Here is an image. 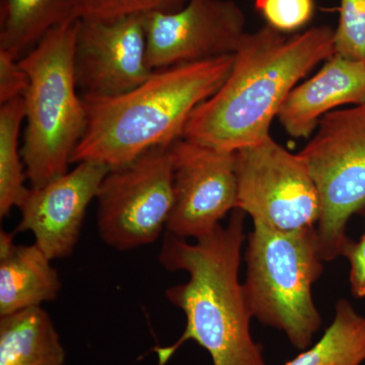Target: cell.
I'll return each mask as SVG.
<instances>
[{
  "mask_svg": "<svg viewBox=\"0 0 365 365\" xmlns=\"http://www.w3.org/2000/svg\"><path fill=\"white\" fill-rule=\"evenodd\" d=\"M318 189L317 232L322 260L342 256L348 222L365 213V103L322 118L299 151Z\"/></svg>",
  "mask_w": 365,
  "mask_h": 365,
  "instance_id": "cell-6",
  "label": "cell"
},
{
  "mask_svg": "<svg viewBox=\"0 0 365 365\" xmlns=\"http://www.w3.org/2000/svg\"><path fill=\"white\" fill-rule=\"evenodd\" d=\"M239 208L279 232L317 227L321 215L318 189L299 153L269 136L235 153Z\"/></svg>",
  "mask_w": 365,
  "mask_h": 365,
  "instance_id": "cell-8",
  "label": "cell"
},
{
  "mask_svg": "<svg viewBox=\"0 0 365 365\" xmlns=\"http://www.w3.org/2000/svg\"><path fill=\"white\" fill-rule=\"evenodd\" d=\"M61 289L59 274L37 246L16 245L0 232V316L53 302Z\"/></svg>",
  "mask_w": 365,
  "mask_h": 365,
  "instance_id": "cell-14",
  "label": "cell"
},
{
  "mask_svg": "<svg viewBox=\"0 0 365 365\" xmlns=\"http://www.w3.org/2000/svg\"><path fill=\"white\" fill-rule=\"evenodd\" d=\"M342 256L350 264V287L352 294L357 299L365 297V234L359 242L348 241Z\"/></svg>",
  "mask_w": 365,
  "mask_h": 365,
  "instance_id": "cell-23",
  "label": "cell"
},
{
  "mask_svg": "<svg viewBox=\"0 0 365 365\" xmlns=\"http://www.w3.org/2000/svg\"><path fill=\"white\" fill-rule=\"evenodd\" d=\"M245 261L242 287L253 318L306 350L323 323L312 290L324 270L317 227L279 232L254 223Z\"/></svg>",
  "mask_w": 365,
  "mask_h": 365,
  "instance_id": "cell-5",
  "label": "cell"
},
{
  "mask_svg": "<svg viewBox=\"0 0 365 365\" xmlns=\"http://www.w3.org/2000/svg\"><path fill=\"white\" fill-rule=\"evenodd\" d=\"M146 16L79 20L74 53L81 97L111 98L141 85L153 71L146 60Z\"/></svg>",
  "mask_w": 365,
  "mask_h": 365,
  "instance_id": "cell-11",
  "label": "cell"
},
{
  "mask_svg": "<svg viewBox=\"0 0 365 365\" xmlns=\"http://www.w3.org/2000/svg\"><path fill=\"white\" fill-rule=\"evenodd\" d=\"M246 16L232 0H189L172 13L146 14L151 71L232 55L246 35Z\"/></svg>",
  "mask_w": 365,
  "mask_h": 365,
  "instance_id": "cell-10",
  "label": "cell"
},
{
  "mask_svg": "<svg viewBox=\"0 0 365 365\" xmlns=\"http://www.w3.org/2000/svg\"><path fill=\"white\" fill-rule=\"evenodd\" d=\"M232 64L234 54L158 69L123 95L81 97L88 123L71 163L117 169L182 138L192 113L220 90Z\"/></svg>",
  "mask_w": 365,
  "mask_h": 365,
  "instance_id": "cell-3",
  "label": "cell"
},
{
  "mask_svg": "<svg viewBox=\"0 0 365 365\" xmlns=\"http://www.w3.org/2000/svg\"><path fill=\"white\" fill-rule=\"evenodd\" d=\"M189 0H74L78 20L111 21L131 16L172 13Z\"/></svg>",
  "mask_w": 365,
  "mask_h": 365,
  "instance_id": "cell-19",
  "label": "cell"
},
{
  "mask_svg": "<svg viewBox=\"0 0 365 365\" xmlns=\"http://www.w3.org/2000/svg\"><path fill=\"white\" fill-rule=\"evenodd\" d=\"M334 32L319 26L288 36L267 25L247 32L227 81L194 110L182 138L230 153L265 140L290 91L335 54Z\"/></svg>",
  "mask_w": 365,
  "mask_h": 365,
  "instance_id": "cell-1",
  "label": "cell"
},
{
  "mask_svg": "<svg viewBox=\"0 0 365 365\" xmlns=\"http://www.w3.org/2000/svg\"><path fill=\"white\" fill-rule=\"evenodd\" d=\"M96 199L98 234L108 246L129 251L157 241L174 202L170 145L110 170Z\"/></svg>",
  "mask_w": 365,
  "mask_h": 365,
  "instance_id": "cell-7",
  "label": "cell"
},
{
  "mask_svg": "<svg viewBox=\"0 0 365 365\" xmlns=\"http://www.w3.org/2000/svg\"><path fill=\"white\" fill-rule=\"evenodd\" d=\"M255 6L267 26L285 35L307 26L316 9L314 0H256Z\"/></svg>",
  "mask_w": 365,
  "mask_h": 365,
  "instance_id": "cell-21",
  "label": "cell"
},
{
  "mask_svg": "<svg viewBox=\"0 0 365 365\" xmlns=\"http://www.w3.org/2000/svg\"><path fill=\"white\" fill-rule=\"evenodd\" d=\"M364 361L365 317L348 300L340 299L323 337L285 365H361Z\"/></svg>",
  "mask_w": 365,
  "mask_h": 365,
  "instance_id": "cell-17",
  "label": "cell"
},
{
  "mask_svg": "<svg viewBox=\"0 0 365 365\" xmlns=\"http://www.w3.org/2000/svg\"><path fill=\"white\" fill-rule=\"evenodd\" d=\"M78 26L76 19L56 26L20 59L29 76L21 157L32 188L66 174L85 135L88 119L74 71Z\"/></svg>",
  "mask_w": 365,
  "mask_h": 365,
  "instance_id": "cell-4",
  "label": "cell"
},
{
  "mask_svg": "<svg viewBox=\"0 0 365 365\" xmlns=\"http://www.w3.org/2000/svg\"><path fill=\"white\" fill-rule=\"evenodd\" d=\"M74 18V0H0V50L16 59Z\"/></svg>",
  "mask_w": 365,
  "mask_h": 365,
  "instance_id": "cell-16",
  "label": "cell"
},
{
  "mask_svg": "<svg viewBox=\"0 0 365 365\" xmlns=\"http://www.w3.org/2000/svg\"><path fill=\"white\" fill-rule=\"evenodd\" d=\"M28 86L29 76L20 59L0 50V104L23 97Z\"/></svg>",
  "mask_w": 365,
  "mask_h": 365,
  "instance_id": "cell-22",
  "label": "cell"
},
{
  "mask_svg": "<svg viewBox=\"0 0 365 365\" xmlns=\"http://www.w3.org/2000/svg\"><path fill=\"white\" fill-rule=\"evenodd\" d=\"M25 120L23 97L0 107V217L18 207L29 188L26 169L19 145L21 123Z\"/></svg>",
  "mask_w": 365,
  "mask_h": 365,
  "instance_id": "cell-18",
  "label": "cell"
},
{
  "mask_svg": "<svg viewBox=\"0 0 365 365\" xmlns=\"http://www.w3.org/2000/svg\"><path fill=\"white\" fill-rule=\"evenodd\" d=\"M246 213L235 209L225 227L190 244L167 232L158 260L169 271H185L188 281L170 287L165 297L182 309L187 326L169 347L155 348L158 365L178 348L195 341L210 354L213 365H267L262 346L255 342L244 287L239 279Z\"/></svg>",
  "mask_w": 365,
  "mask_h": 365,
  "instance_id": "cell-2",
  "label": "cell"
},
{
  "mask_svg": "<svg viewBox=\"0 0 365 365\" xmlns=\"http://www.w3.org/2000/svg\"><path fill=\"white\" fill-rule=\"evenodd\" d=\"M109 170L104 163L86 160L44 186L31 187L18 205L16 232H32L35 244L51 261L71 256L88 205Z\"/></svg>",
  "mask_w": 365,
  "mask_h": 365,
  "instance_id": "cell-12",
  "label": "cell"
},
{
  "mask_svg": "<svg viewBox=\"0 0 365 365\" xmlns=\"http://www.w3.org/2000/svg\"><path fill=\"white\" fill-rule=\"evenodd\" d=\"M334 50L344 58L365 62V0H341Z\"/></svg>",
  "mask_w": 365,
  "mask_h": 365,
  "instance_id": "cell-20",
  "label": "cell"
},
{
  "mask_svg": "<svg viewBox=\"0 0 365 365\" xmlns=\"http://www.w3.org/2000/svg\"><path fill=\"white\" fill-rule=\"evenodd\" d=\"M66 350L41 307L0 316V365H64Z\"/></svg>",
  "mask_w": 365,
  "mask_h": 365,
  "instance_id": "cell-15",
  "label": "cell"
},
{
  "mask_svg": "<svg viewBox=\"0 0 365 365\" xmlns=\"http://www.w3.org/2000/svg\"><path fill=\"white\" fill-rule=\"evenodd\" d=\"M170 151L174 202L168 232L182 239H200L239 208L235 153L186 138L170 144Z\"/></svg>",
  "mask_w": 365,
  "mask_h": 365,
  "instance_id": "cell-9",
  "label": "cell"
},
{
  "mask_svg": "<svg viewBox=\"0 0 365 365\" xmlns=\"http://www.w3.org/2000/svg\"><path fill=\"white\" fill-rule=\"evenodd\" d=\"M362 103H365V62L334 54L314 76L290 91L277 119L292 138H309L327 114L343 106Z\"/></svg>",
  "mask_w": 365,
  "mask_h": 365,
  "instance_id": "cell-13",
  "label": "cell"
}]
</instances>
